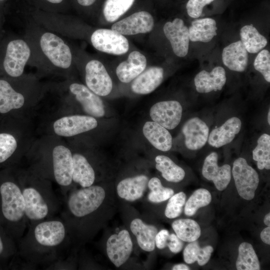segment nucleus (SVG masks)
Masks as SVG:
<instances>
[{
  "label": "nucleus",
  "mask_w": 270,
  "mask_h": 270,
  "mask_svg": "<svg viewBox=\"0 0 270 270\" xmlns=\"http://www.w3.org/2000/svg\"><path fill=\"white\" fill-rule=\"evenodd\" d=\"M28 227L26 234L17 243L16 258L32 266L58 261L69 234L64 221L54 217Z\"/></svg>",
  "instance_id": "f257e3e1"
},
{
  "label": "nucleus",
  "mask_w": 270,
  "mask_h": 270,
  "mask_svg": "<svg viewBox=\"0 0 270 270\" xmlns=\"http://www.w3.org/2000/svg\"><path fill=\"white\" fill-rule=\"evenodd\" d=\"M22 36L31 50L28 65L40 72L62 74L72 68L74 62L72 51L63 36L31 18L26 22Z\"/></svg>",
  "instance_id": "f03ea898"
},
{
  "label": "nucleus",
  "mask_w": 270,
  "mask_h": 270,
  "mask_svg": "<svg viewBox=\"0 0 270 270\" xmlns=\"http://www.w3.org/2000/svg\"><path fill=\"white\" fill-rule=\"evenodd\" d=\"M0 223L16 244L28 227L20 186L7 170H0Z\"/></svg>",
  "instance_id": "7ed1b4c3"
},
{
  "label": "nucleus",
  "mask_w": 270,
  "mask_h": 270,
  "mask_svg": "<svg viewBox=\"0 0 270 270\" xmlns=\"http://www.w3.org/2000/svg\"><path fill=\"white\" fill-rule=\"evenodd\" d=\"M25 205L28 226L54 218L60 208V202L50 184L30 174L18 177Z\"/></svg>",
  "instance_id": "20e7f679"
},
{
  "label": "nucleus",
  "mask_w": 270,
  "mask_h": 270,
  "mask_svg": "<svg viewBox=\"0 0 270 270\" xmlns=\"http://www.w3.org/2000/svg\"><path fill=\"white\" fill-rule=\"evenodd\" d=\"M30 56V46L23 36L4 34L0 40V77L21 76Z\"/></svg>",
  "instance_id": "39448f33"
},
{
  "label": "nucleus",
  "mask_w": 270,
  "mask_h": 270,
  "mask_svg": "<svg viewBox=\"0 0 270 270\" xmlns=\"http://www.w3.org/2000/svg\"><path fill=\"white\" fill-rule=\"evenodd\" d=\"M105 197L104 188L97 185L71 191L66 200L65 208L61 212V218L66 222L90 216L98 209Z\"/></svg>",
  "instance_id": "423d86ee"
},
{
  "label": "nucleus",
  "mask_w": 270,
  "mask_h": 270,
  "mask_svg": "<svg viewBox=\"0 0 270 270\" xmlns=\"http://www.w3.org/2000/svg\"><path fill=\"white\" fill-rule=\"evenodd\" d=\"M40 90L34 78L30 75L24 74L17 78L0 77V113L21 108L28 94Z\"/></svg>",
  "instance_id": "0eeeda50"
},
{
  "label": "nucleus",
  "mask_w": 270,
  "mask_h": 270,
  "mask_svg": "<svg viewBox=\"0 0 270 270\" xmlns=\"http://www.w3.org/2000/svg\"><path fill=\"white\" fill-rule=\"evenodd\" d=\"M232 174L240 196L246 200H252L260 182L256 171L246 159L239 158L234 162Z\"/></svg>",
  "instance_id": "6e6552de"
},
{
  "label": "nucleus",
  "mask_w": 270,
  "mask_h": 270,
  "mask_svg": "<svg viewBox=\"0 0 270 270\" xmlns=\"http://www.w3.org/2000/svg\"><path fill=\"white\" fill-rule=\"evenodd\" d=\"M90 42L97 50L114 55L126 53L129 48L127 38L112 30L100 28L93 31Z\"/></svg>",
  "instance_id": "1a4fd4ad"
},
{
  "label": "nucleus",
  "mask_w": 270,
  "mask_h": 270,
  "mask_svg": "<svg viewBox=\"0 0 270 270\" xmlns=\"http://www.w3.org/2000/svg\"><path fill=\"white\" fill-rule=\"evenodd\" d=\"M52 166L54 180L62 191L72 182L73 159L70 150L63 145L56 146L52 152Z\"/></svg>",
  "instance_id": "9d476101"
},
{
  "label": "nucleus",
  "mask_w": 270,
  "mask_h": 270,
  "mask_svg": "<svg viewBox=\"0 0 270 270\" xmlns=\"http://www.w3.org/2000/svg\"><path fill=\"white\" fill-rule=\"evenodd\" d=\"M86 62V86L98 96L108 95L112 91V83L104 64L96 59H91Z\"/></svg>",
  "instance_id": "9b49d317"
},
{
  "label": "nucleus",
  "mask_w": 270,
  "mask_h": 270,
  "mask_svg": "<svg viewBox=\"0 0 270 270\" xmlns=\"http://www.w3.org/2000/svg\"><path fill=\"white\" fill-rule=\"evenodd\" d=\"M97 126L98 122L93 116L73 115L63 116L56 120L53 129L58 136L70 137L92 130Z\"/></svg>",
  "instance_id": "f8f14e48"
},
{
  "label": "nucleus",
  "mask_w": 270,
  "mask_h": 270,
  "mask_svg": "<svg viewBox=\"0 0 270 270\" xmlns=\"http://www.w3.org/2000/svg\"><path fill=\"white\" fill-rule=\"evenodd\" d=\"M182 112V108L176 100L158 102L151 107L150 111L153 121L168 130H172L178 125Z\"/></svg>",
  "instance_id": "ddd939ff"
},
{
  "label": "nucleus",
  "mask_w": 270,
  "mask_h": 270,
  "mask_svg": "<svg viewBox=\"0 0 270 270\" xmlns=\"http://www.w3.org/2000/svg\"><path fill=\"white\" fill-rule=\"evenodd\" d=\"M132 242L128 232L120 230L110 236L106 242V250L110 260L117 268L128 259L132 250Z\"/></svg>",
  "instance_id": "4468645a"
},
{
  "label": "nucleus",
  "mask_w": 270,
  "mask_h": 270,
  "mask_svg": "<svg viewBox=\"0 0 270 270\" xmlns=\"http://www.w3.org/2000/svg\"><path fill=\"white\" fill-rule=\"evenodd\" d=\"M154 20L146 11L138 12L114 23L112 30L122 35L148 32L153 28Z\"/></svg>",
  "instance_id": "2eb2a0df"
},
{
  "label": "nucleus",
  "mask_w": 270,
  "mask_h": 270,
  "mask_svg": "<svg viewBox=\"0 0 270 270\" xmlns=\"http://www.w3.org/2000/svg\"><path fill=\"white\" fill-rule=\"evenodd\" d=\"M68 89L87 114L96 118L104 116L105 110L102 99L86 86L72 82L68 85Z\"/></svg>",
  "instance_id": "dca6fc26"
},
{
  "label": "nucleus",
  "mask_w": 270,
  "mask_h": 270,
  "mask_svg": "<svg viewBox=\"0 0 270 270\" xmlns=\"http://www.w3.org/2000/svg\"><path fill=\"white\" fill-rule=\"evenodd\" d=\"M164 32L170 41L173 52L179 57H184L189 48V31L184 21L176 18L172 22H166L164 26Z\"/></svg>",
  "instance_id": "f3484780"
},
{
  "label": "nucleus",
  "mask_w": 270,
  "mask_h": 270,
  "mask_svg": "<svg viewBox=\"0 0 270 270\" xmlns=\"http://www.w3.org/2000/svg\"><path fill=\"white\" fill-rule=\"evenodd\" d=\"M218 155L216 152H212L205 158L202 168V174L206 180L212 181L216 188L222 191L228 185L232 176L231 167L228 164L218 166Z\"/></svg>",
  "instance_id": "a211bd4d"
},
{
  "label": "nucleus",
  "mask_w": 270,
  "mask_h": 270,
  "mask_svg": "<svg viewBox=\"0 0 270 270\" xmlns=\"http://www.w3.org/2000/svg\"><path fill=\"white\" fill-rule=\"evenodd\" d=\"M182 132L185 138L186 147L195 150L202 148L208 142L209 128L200 118L194 117L185 122Z\"/></svg>",
  "instance_id": "6ab92c4d"
},
{
  "label": "nucleus",
  "mask_w": 270,
  "mask_h": 270,
  "mask_svg": "<svg viewBox=\"0 0 270 270\" xmlns=\"http://www.w3.org/2000/svg\"><path fill=\"white\" fill-rule=\"evenodd\" d=\"M226 80L224 69L220 66L214 68L210 72L203 70L194 78L196 90L200 93L220 90Z\"/></svg>",
  "instance_id": "aec40b11"
},
{
  "label": "nucleus",
  "mask_w": 270,
  "mask_h": 270,
  "mask_svg": "<svg viewBox=\"0 0 270 270\" xmlns=\"http://www.w3.org/2000/svg\"><path fill=\"white\" fill-rule=\"evenodd\" d=\"M240 118L232 117L221 126L213 129L208 135V143L212 146L218 148L231 142L241 129Z\"/></svg>",
  "instance_id": "412c9836"
},
{
  "label": "nucleus",
  "mask_w": 270,
  "mask_h": 270,
  "mask_svg": "<svg viewBox=\"0 0 270 270\" xmlns=\"http://www.w3.org/2000/svg\"><path fill=\"white\" fill-rule=\"evenodd\" d=\"M146 66L145 56L138 51H133L130 54L126 60L122 62L118 66L116 74L122 82L128 83L140 74Z\"/></svg>",
  "instance_id": "4be33fe9"
},
{
  "label": "nucleus",
  "mask_w": 270,
  "mask_h": 270,
  "mask_svg": "<svg viewBox=\"0 0 270 270\" xmlns=\"http://www.w3.org/2000/svg\"><path fill=\"white\" fill-rule=\"evenodd\" d=\"M163 78L162 68L157 66L150 68L134 79L131 84L132 90L138 94H150L161 84Z\"/></svg>",
  "instance_id": "5701e85b"
},
{
  "label": "nucleus",
  "mask_w": 270,
  "mask_h": 270,
  "mask_svg": "<svg viewBox=\"0 0 270 270\" xmlns=\"http://www.w3.org/2000/svg\"><path fill=\"white\" fill-rule=\"evenodd\" d=\"M222 60L223 64L230 70L242 72L248 66V53L242 42L238 40L230 44L223 49Z\"/></svg>",
  "instance_id": "b1692460"
},
{
  "label": "nucleus",
  "mask_w": 270,
  "mask_h": 270,
  "mask_svg": "<svg viewBox=\"0 0 270 270\" xmlns=\"http://www.w3.org/2000/svg\"><path fill=\"white\" fill-rule=\"evenodd\" d=\"M148 182L145 175L128 178L121 180L118 184V196L126 200L134 201L142 198Z\"/></svg>",
  "instance_id": "393cba45"
},
{
  "label": "nucleus",
  "mask_w": 270,
  "mask_h": 270,
  "mask_svg": "<svg viewBox=\"0 0 270 270\" xmlns=\"http://www.w3.org/2000/svg\"><path fill=\"white\" fill-rule=\"evenodd\" d=\"M143 134L148 142L158 150L166 152L172 144V136L168 129L154 122H146L142 128Z\"/></svg>",
  "instance_id": "a878e982"
},
{
  "label": "nucleus",
  "mask_w": 270,
  "mask_h": 270,
  "mask_svg": "<svg viewBox=\"0 0 270 270\" xmlns=\"http://www.w3.org/2000/svg\"><path fill=\"white\" fill-rule=\"evenodd\" d=\"M130 228L142 250L146 252L154 250L155 238L158 232V229L155 226L147 224L140 218H135L132 221Z\"/></svg>",
  "instance_id": "bb28decb"
},
{
  "label": "nucleus",
  "mask_w": 270,
  "mask_h": 270,
  "mask_svg": "<svg viewBox=\"0 0 270 270\" xmlns=\"http://www.w3.org/2000/svg\"><path fill=\"white\" fill-rule=\"evenodd\" d=\"M73 172L72 182L82 188L92 185L95 180V172L94 168L86 158L80 154H72Z\"/></svg>",
  "instance_id": "cd10ccee"
},
{
  "label": "nucleus",
  "mask_w": 270,
  "mask_h": 270,
  "mask_svg": "<svg viewBox=\"0 0 270 270\" xmlns=\"http://www.w3.org/2000/svg\"><path fill=\"white\" fill-rule=\"evenodd\" d=\"M216 30L214 20L210 18L196 19L192 22L188 28L190 40L194 42H209L216 36Z\"/></svg>",
  "instance_id": "c85d7f7f"
},
{
  "label": "nucleus",
  "mask_w": 270,
  "mask_h": 270,
  "mask_svg": "<svg viewBox=\"0 0 270 270\" xmlns=\"http://www.w3.org/2000/svg\"><path fill=\"white\" fill-rule=\"evenodd\" d=\"M241 42L248 52L257 53L267 44L266 38L252 24L246 25L240 30Z\"/></svg>",
  "instance_id": "c756f323"
},
{
  "label": "nucleus",
  "mask_w": 270,
  "mask_h": 270,
  "mask_svg": "<svg viewBox=\"0 0 270 270\" xmlns=\"http://www.w3.org/2000/svg\"><path fill=\"white\" fill-rule=\"evenodd\" d=\"M17 244L0 223V269L10 268L16 260Z\"/></svg>",
  "instance_id": "7c9ffc66"
},
{
  "label": "nucleus",
  "mask_w": 270,
  "mask_h": 270,
  "mask_svg": "<svg viewBox=\"0 0 270 270\" xmlns=\"http://www.w3.org/2000/svg\"><path fill=\"white\" fill-rule=\"evenodd\" d=\"M155 161L156 168L162 173V176L167 181L178 182L184 178V170L170 158L159 155L156 157Z\"/></svg>",
  "instance_id": "2f4dec72"
},
{
  "label": "nucleus",
  "mask_w": 270,
  "mask_h": 270,
  "mask_svg": "<svg viewBox=\"0 0 270 270\" xmlns=\"http://www.w3.org/2000/svg\"><path fill=\"white\" fill-rule=\"evenodd\" d=\"M176 234L182 241L190 242L200 236L201 230L195 220L186 218L174 221L172 224Z\"/></svg>",
  "instance_id": "473e14b6"
},
{
  "label": "nucleus",
  "mask_w": 270,
  "mask_h": 270,
  "mask_svg": "<svg viewBox=\"0 0 270 270\" xmlns=\"http://www.w3.org/2000/svg\"><path fill=\"white\" fill-rule=\"evenodd\" d=\"M213 251L211 246L201 248L198 242L195 240L190 242L184 248V260L186 264H192L196 261L200 266H202L209 261Z\"/></svg>",
  "instance_id": "72a5a7b5"
},
{
  "label": "nucleus",
  "mask_w": 270,
  "mask_h": 270,
  "mask_svg": "<svg viewBox=\"0 0 270 270\" xmlns=\"http://www.w3.org/2000/svg\"><path fill=\"white\" fill-rule=\"evenodd\" d=\"M238 256L236 261L238 270H260V263L252 246L248 242L240 244L238 250Z\"/></svg>",
  "instance_id": "f704fd0d"
},
{
  "label": "nucleus",
  "mask_w": 270,
  "mask_h": 270,
  "mask_svg": "<svg viewBox=\"0 0 270 270\" xmlns=\"http://www.w3.org/2000/svg\"><path fill=\"white\" fill-rule=\"evenodd\" d=\"M253 160L256 162L259 170L270 169V136L262 134L257 140V145L252 150Z\"/></svg>",
  "instance_id": "c9c22d12"
},
{
  "label": "nucleus",
  "mask_w": 270,
  "mask_h": 270,
  "mask_svg": "<svg viewBox=\"0 0 270 270\" xmlns=\"http://www.w3.org/2000/svg\"><path fill=\"white\" fill-rule=\"evenodd\" d=\"M135 0H106L103 14L108 22H114L125 14L132 6Z\"/></svg>",
  "instance_id": "e433bc0d"
},
{
  "label": "nucleus",
  "mask_w": 270,
  "mask_h": 270,
  "mask_svg": "<svg viewBox=\"0 0 270 270\" xmlns=\"http://www.w3.org/2000/svg\"><path fill=\"white\" fill-rule=\"evenodd\" d=\"M212 201L210 192L205 188L195 190L185 203L184 212L186 216H194L200 208L206 206Z\"/></svg>",
  "instance_id": "4c0bfd02"
},
{
  "label": "nucleus",
  "mask_w": 270,
  "mask_h": 270,
  "mask_svg": "<svg viewBox=\"0 0 270 270\" xmlns=\"http://www.w3.org/2000/svg\"><path fill=\"white\" fill-rule=\"evenodd\" d=\"M17 148V140L12 134L0 132V168L8 164Z\"/></svg>",
  "instance_id": "58836bf2"
},
{
  "label": "nucleus",
  "mask_w": 270,
  "mask_h": 270,
  "mask_svg": "<svg viewBox=\"0 0 270 270\" xmlns=\"http://www.w3.org/2000/svg\"><path fill=\"white\" fill-rule=\"evenodd\" d=\"M148 186L150 190L148 199L153 203L166 201L174 194L172 189L163 186L160 180L156 177L148 180Z\"/></svg>",
  "instance_id": "ea45409f"
},
{
  "label": "nucleus",
  "mask_w": 270,
  "mask_h": 270,
  "mask_svg": "<svg viewBox=\"0 0 270 270\" xmlns=\"http://www.w3.org/2000/svg\"><path fill=\"white\" fill-rule=\"evenodd\" d=\"M186 194L182 192L173 194L166 205L164 214L168 218H174L182 214L186 203Z\"/></svg>",
  "instance_id": "a19ab883"
},
{
  "label": "nucleus",
  "mask_w": 270,
  "mask_h": 270,
  "mask_svg": "<svg viewBox=\"0 0 270 270\" xmlns=\"http://www.w3.org/2000/svg\"><path fill=\"white\" fill-rule=\"evenodd\" d=\"M256 70L260 72L265 80L270 82V54L267 50H262L258 54L254 62Z\"/></svg>",
  "instance_id": "79ce46f5"
},
{
  "label": "nucleus",
  "mask_w": 270,
  "mask_h": 270,
  "mask_svg": "<svg viewBox=\"0 0 270 270\" xmlns=\"http://www.w3.org/2000/svg\"><path fill=\"white\" fill-rule=\"evenodd\" d=\"M214 0H188L186 8L188 15L192 18H198L202 12L204 6Z\"/></svg>",
  "instance_id": "37998d69"
},
{
  "label": "nucleus",
  "mask_w": 270,
  "mask_h": 270,
  "mask_svg": "<svg viewBox=\"0 0 270 270\" xmlns=\"http://www.w3.org/2000/svg\"><path fill=\"white\" fill-rule=\"evenodd\" d=\"M183 241L181 240L176 234H170L167 246L170 250L174 254L180 252L183 248Z\"/></svg>",
  "instance_id": "c03bdc74"
},
{
  "label": "nucleus",
  "mask_w": 270,
  "mask_h": 270,
  "mask_svg": "<svg viewBox=\"0 0 270 270\" xmlns=\"http://www.w3.org/2000/svg\"><path fill=\"white\" fill-rule=\"evenodd\" d=\"M170 233L166 230H162L158 232L155 238V244L159 249H162L167 246Z\"/></svg>",
  "instance_id": "a18cd8bd"
},
{
  "label": "nucleus",
  "mask_w": 270,
  "mask_h": 270,
  "mask_svg": "<svg viewBox=\"0 0 270 270\" xmlns=\"http://www.w3.org/2000/svg\"><path fill=\"white\" fill-rule=\"evenodd\" d=\"M262 241L268 244H270V227L267 226L261 232L260 234Z\"/></svg>",
  "instance_id": "49530a36"
},
{
  "label": "nucleus",
  "mask_w": 270,
  "mask_h": 270,
  "mask_svg": "<svg viewBox=\"0 0 270 270\" xmlns=\"http://www.w3.org/2000/svg\"><path fill=\"white\" fill-rule=\"evenodd\" d=\"M64 0H42V2L49 4L50 6L58 7L61 6Z\"/></svg>",
  "instance_id": "de8ad7c7"
},
{
  "label": "nucleus",
  "mask_w": 270,
  "mask_h": 270,
  "mask_svg": "<svg viewBox=\"0 0 270 270\" xmlns=\"http://www.w3.org/2000/svg\"><path fill=\"white\" fill-rule=\"evenodd\" d=\"M77 3L83 7H89L93 5L96 0H76Z\"/></svg>",
  "instance_id": "09e8293b"
},
{
  "label": "nucleus",
  "mask_w": 270,
  "mask_h": 270,
  "mask_svg": "<svg viewBox=\"0 0 270 270\" xmlns=\"http://www.w3.org/2000/svg\"><path fill=\"white\" fill-rule=\"evenodd\" d=\"M172 270H189V266L184 264H180L174 265L172 268Z\"/></svg>",
  "instance_id": "8fccbe9b"
},
{
  "label": "nucleus",
  "mask_w": 270,
  "mask_h": 270,
  "mask_svg": "<svg viewBox=\"0 0 270 270\" xmlns=\"http://www.w3.org/2000/svg\"><path fill=\"white\" fill-rule=\"evenodd\" d=\"M264 222L267 226H270V213L267 214L264 218Z\"/></svg>",
  "instance_id": "3c124183"
},
{
  "label": "nucleus",
  "mask_w": 270,
  "mask_h": 270,
  "mask_svg": "<svg viewBox=\"0 0 270 270\" xmlns=\"http://www.w3.org/2000/svg\"><path fill=\"white\" fill-rule=\"evenodd\" d=\"M3 27L0 24V40L4 35Z\"/></svg>",
  "instance_id": "603ef678"
},
{
  "label": "nucleus",
  "mask_w": 270,
  "mask_h": 270,
  "mask_svg": "<svg viewBox=\"0 0 270 270\" xmlns=\"http://www.w3.org/2000/svg\"><path fill=\"white\" fill-rule=\"evenodd\" d=\"M268 124L270 125V110H268Z\"/></svg>",
  "instance_id": "864d4df0"
},
{
  "label": "nucleus",
  "mask_w": 270,
  "mask_h": 270,
  "mask_svg": "<svg viewBox=\"0 0 270 270\" xmlns=\"http://www.w3.org/2000/svg\"><path fill=\"white\" fill-rule=\"evenodd\" d=\"M5 0H0V2H4Z\"/></svg>",
  "instance_id": "5fc2aeb1"
}]
</instances>
